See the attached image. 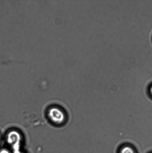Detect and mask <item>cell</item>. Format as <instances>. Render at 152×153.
Returning <instances> with one entry per match:
<instances>
[{
  "label": "cell",
  "instance_id": "obj_3",
  "mask_svg": "<svg viewBox=\"0 0 152 153\" xmlns=\"http://www.w3.org/2000/svg\"><path fill=\"white\" fill-rule=\"evenodd\" d=\"M120 153H135L133 149L130 147L126 146L123 148Z\"/></svg>",
  "mask_w": 152,
  "mask_h": 153
},
{
  "label": "cell",
  "instance_id": "obj_5",
  "mask_svg": "<svg viewBox=\"0 0 152 153\" xmlns=\"http://www.w3.org/2000/svg\"><path fill=\"white\" fill-rule=\"evenodd\" d=\"M150 91H151V92L152 94V86L151 87V89H150Z\"/></svg>",
  "mask_w": 152,
  "mask_h": 153
},
{
  "label": "cell",
  "instance_id": "obj_2",
  "mask_svg": "<svg viewBox=\"0 0 152 153\" xmlns=\"http://www.w3.org/2000/svg\"><path fill=\"white\" fill-rule=\"evenodd\" d=\"M21 135L16 130H12L9 132L7 136V141L9 144L13 146L18 148L21 141Z\"/></svg>",
  "mask_w": 152,
  "mask_h": 153
},
{
  "label": "cell",
  "instance_id": "obj_6",
  "mask_svg": "<svg viewBox=\"0 0 152 153\" xmlns=\"http://www.w3.org/2000/svg\"><path fill=\"white\" fill-rule=\"evenodd\" d=\"M18 153H19V152H18Z\"/></svg>",
  "mask_w": 152,
  "mask_h": 153
},
{
  "label": "cell",
  "instance_id": "obj_4",
  "mask_svg": "<svg viewBox=\"0 0 152 153\" xmlns=\"http://www.w3.org/2000/svg\"><path fill=\"white\" fill-rule=\"evenodd\" d=\"M0 153H10V152L7 149H3L0 150Z\"/></svg>",
  "mask_w": 152,
  "mask_h": 153
},
{
  "label": "cell",
  "instance_id": "obj_1",
  "mask_svg": "<svg viewBox=\"0 0 152 153\" xmlns=\"http://www.w3.org/2000/svg\"><path fill=\"white\" fill-rule=\"evenodd\" d=\"M48 117L52 122L56 124H61L65 122V116L62 109L57 107L50 108L48 111Z\"/></svg>",
  "mask_w": 152,
  "mask_h": 153
}]
</instances>
